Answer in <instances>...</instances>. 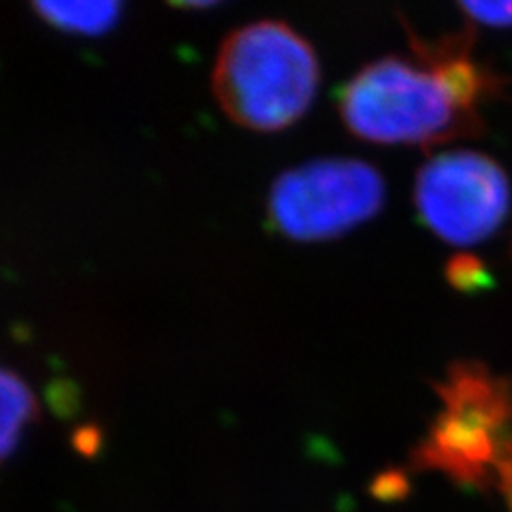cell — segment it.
<instances>
[{
  "instance_id": "cell-1",
  "label": "cell",
  "mask_w": 512,
  "mask_h": 512,
  "mask_svg": "<svg viewBox=\"0 0 512 512\" xmlns=\"http://www.w3.org/2000/svg\"><path fill=\"white\" fill-rule=\"evenodd\" d=\"M320 82L314 47L284 22L263 20L224 39L212 75L216 101L235 124L276 133L310 109Z\"/></svg>"
},
{
  "instance_id": "cell-2",
  "label": "cell",
  "mask_w": 512,
  "mask_h": 512,
  "mask_svg": "<svg viewBox=\"0 0 512 512\" xmlns=\"http://www.w3.org/2000/svg\"><path fill=\"white\" fill-rule=\"evenodd\" d=\"M352 135L380 146H434L476 133L480 116L463 107L431 64L384 56L363 67L340 94Z\"/></svg>"
},
{
  "instance_id": "cell-3",
  "label": "cell",
  "mask_w": 512,
  "mask_h": 512,
  "mask_svg": "<svg viewBox=\"0 0 512 512\" xmlns=\"http://www.w3.org/2000/svg\"><path fill=\"white\" fill-rule=\"evenodd\" d=\"M434 389L442 408L414 451L416 466L461 485L498 480L502 463L512 459V376L480 361H457Z\"/></svg>"
},
{
  "instance_id": "cell-4",
  "label": "cell",
  "mask_w": 512,
  "mask_h": 512,
  "mask_svg": "<svg viewBox=\"0 0 512 512\" xmlns=\"http://www.w3.org/2000/svg\"><path fill=\"white\" fill-rule=\"evenodd\" d=\"M384 195L376 167L357 158H320L280 175L271 188L269 216L286 237L323 242L372 220Z\"/></svg>"
},
{
  "instance_id": "cell-5",
  "label": "cell",
  "mask_w": 512,
  "mask_h": 512,
  "mask_svg": "<svg viewBox=\"0 0 512 512\" xmlns=\"http://www.w3.org/2000/svg\"><path fill=\"white\" fill-rule=\"evenodd\" d=\"M414 205L442 242L470 248L500 231L512 205V186L504 167L483 152H442L416 173Z\"/></svg>"
},
{
  "instance_id": "cell-6",
  "label": "cell",
  "mask_w": 512,
  "mask_h": 512,
  "mask_svg": "<svg viewBox=\"0 0 512 512\" xmlns=\"http://www.w3.org/2000/svg\"><path fill=\"white\" fill-rule=\"evenodd\" d=\"M39 419V402L22 376L0 365V466Z\"/></svg>"
},
{
  "instance_id": "cell-7",
  "label": "cell",
  "mask_w": 512,
  "mask_h": 512,
  "mask_svg": "<svg viewBox=\"0 0 512 512\" xmlns=\"http://www.w3.org/2000/svg\"><path fill=\"white\" fill-rule=\"evenodd\" d=\"M41 20L64 32L101 35L118 22V3H37L32 7Z\"/></svg>"
},
{
  "instance_id": "cell-8",
  "label": "cell",
  "mask_w": 512,
  "mask_h": 512,
  "mask_svg": "<svg viewBox=\"0 0 512 512\" xmlns=\"http://www.w3.org/2000/svg\"><path fill=\"white\" fill-rule=\"evenodd\" d=\"M446 280L457 291H478V288L491 284L487 267L474 254H457L455 259L448 261Z\"/></svg>"
},
{
  "instance_id": "cell-9",
  "label": "cell",
  "mask_w": 512,
  "mask_h": 512,
  "mask_svg": "<svg viewBox=\"0 0 512 512\" xmlns=\"http://www.w3.org/2000/svg\"><path fill=\"white\" fill-rule=\"evenodd\" d=\"M470 22L489 28H512V3H461Z\"/></svg>"
},
{
  "instance_id": "cell-10",
  "label": "cell",
  "mask_w": 512,
  "mask_h": 512,
  "mask_svg": "<svg viewBox=\"0 0 512 512\" xmlns=\"http://www.w3.org/2000/svg\"><path fill=\"white\" fill-rule=\"evenodd\" d=\"M495 483H498V489L502 491L504 500L512 512V459L502 463V468L498 472V480H495Z\"/></svg>"
}]
</instances>
